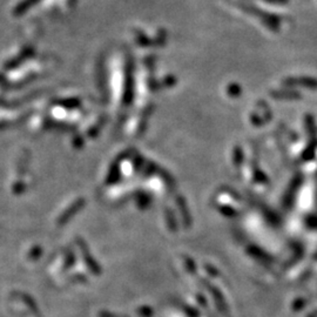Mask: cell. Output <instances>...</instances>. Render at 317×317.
I'll list each match as a JSON object with an SVG mask.
<instances>
[{
  "label": "cell",
  "instance_id": "1",
  "mask_svg": "<svg viewBox=\"0 0 317 317\" xmlns=\"http://www.w3.org/2000/svg\"><path fill=\"white\" fill-rule=\"evenodd\" d=\"M234 5L236 7H239L240 10L246 12L249 16H252L254 18H256L257 20H260L262 25L268 30L271 32H278L281 30V24L282 19L280 16L277 14L268 12V11H264L260 7H257L256 5H254L253 3L246 2V0H239V2H234Z\"/></svg>",
  "mask_w": 317,
  "mask_h": 317
},
{
  "label": "cell",
  "instance_id": "2",
  "mask_svg": "<svg viewBox=\"0 0 317 317\" xmlns=\"http://www.w3.org/2000/svg\"><path fill=\"white\" fill-rule=\"evenodd\" d=\"M284 85H290V86H295V85H299V86H305L309 88H316L317 87V80L313 77H306V76H299V77H288L283 81Z\"/></svg>",
  "mask_w": 317,
  "mask_h": 317
},
{
  "label": "cell",
  "instance_id": "3",
  "mask_svg": "<svg viewBox=\"0 0 317 317\" xmlns=\"http://www.w3.org/2000/svg\"><path fill=\"white\" fill-rule=\"evenodd\" d=\"M39 2H40V0H21V2L16 6V9L13 10V14L16 17H21L24 13L30 11L32 7Z\"/></svg>",
  "mask_w": 317,
  "mask_h": 317
},
{
  "label": "cell",
  "instance_id": "4",
  "mask_svg": "<svg viewBox=\"0 0 317 317\" xmlns=\"http://www.w3.org/2000/svg\"><path fill=\"white\" fill-rule=\"evenodd\" d=\"M135 35H136L137 44L143 45V46H148V45H150L151 40H150L149 38H147V35L144 34L142 31H136V32H135Z\"/></svg>",
  "mask_w": 317,
  "mask_h": 317
},
{
  "label": "cell",
  "instance_id": "5",
  "mask_svg": "<svg viewBox=\"0 0 317 317\" xmlns=\"http://www.w3.org/2000/svg\"><path fill=\"white\" fill-rule=\"evenodd\" d=\"M262 2L267 4H271V5H287L290 0H262Z\"/></svg>",
  "mask_w": 317,
  "mask_h": 317
}]
</instances>
